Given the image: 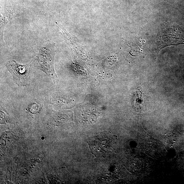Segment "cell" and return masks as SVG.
<instances>
[{
    "label": "cell",
    "mask_w": 184,
    "mask_h": 184,
    "mask_svg": "<svg viewBox=\"0 0 184 184\" xmlns=\"http://www.w3.org/2000/svg\"><path fill=\"white\" fill-rule=\"evenodd\" d=\"M116 136L104 131L89 138L88 141L91 151L96 157H106L115 150Z\"/></svg>",
    "instance_id": "obj_1"
},
{
    "label": "cell",
    "mask_w": 184,
    "mask_h": 184,
    "mask_svg": "<svg viewBox=\"0 0 184 184\" xmlns=\"http://www.w3.org/2000/svg\"><path fill=\"white\" fill-rule=\"evenodd\" d=\"M6 66L12 75L14 81L19 86H29L30 83L31 67L29 64H21L15 61H9Z\"/></svg>",
    "instance_id": "obj_2"
}]
</instances>
